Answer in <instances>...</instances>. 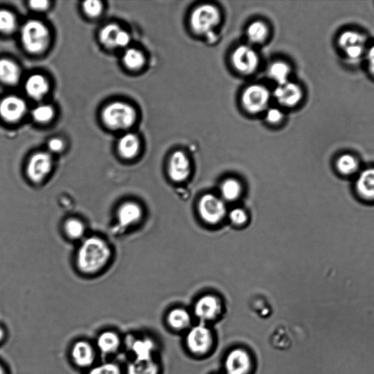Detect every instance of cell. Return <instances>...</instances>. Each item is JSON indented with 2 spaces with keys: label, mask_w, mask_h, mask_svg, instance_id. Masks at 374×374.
Listing matches in <instances>:
<instances>
[{
  "label": "cell",
  "mask_w": 374,
  "mask_h": 374,
  "mask_svg": "<svg viewBox=\"0 0 374 374\" xmlns=\"http://www.w3.org/2000/svg\"><path fill=\"white\" fill-rule=\"evenodd\" d=\"M367 63L370 73L374 76V45H373L368 51Z\"/></svg>",
  "instance_id": "obj_42"
},
{
  "label": "cell",
  "mask_w": 374,
  "mask_h": 374,
  "mask_svg": "<svg viewBox=\"0 0 374 374\" xmlns=\"http://www.w3.org/2000/svg\"><path fill=\"white\" fill-rule=\"evenodd\" d=\"M359 194L368 200H374V169L364 171L357 182Z\"/></svg>",
  "instance_id": "obj_25"
},
{
  "label": "cell",
  "mask_w": 374,
  "mask_h": 374,
  "mask_svg": "<svg viewBox=\"0 0 374 374\" xmlns=\"http://www.w3.org/2000/svg\"><path fill=\"white\" fill-rule=\"evenodd\" d=\"M249 352L241 348L230 351L225 359L227 374H247L252 368Z\"/></svg>",
  "instance_id": "obj_14"
},
{
  "label": "cell",
  "mask_w": 374,
  "mask_h": 374,
  "mask_svg": "<svg viewBox=\"0 0 374 374\" xmlns=\"http://www.w3.org/2000/svg\"><path fill=\"white\" fill-rule=\"evenodd\" d=\"M112 250L101 237L91 236L83 239L76 255L77 266L86 275L103 270L109 263Z\"/></svg>",
  "instance_id": "obj_1"
},
{
  "label": "cell",
  "mask_w": 374,
  "mask_h": 374,
  "mask_svg": "<svg viewBox=\"0 0 374 374\" xmlns=\"http://www.w3.org/2000/svg\"><path fill=\"white\" fill-rule=\"evenodd\" d=\"M124 374H159L160 366L155 359L149 361H127L124 364Z\"/></svg>",
  "instance_id": "obj_20"
},
{
  "label": "cell",
  "mask_w": 374,
  "mask_h": 374,
  "mask_svg": "<svg viewBox=\"0 0 374 374\" xmlns=\"http://www.w3.org/2000/svg\"><path fill=\"white\" fill-rule=\"evenodd\" d=\"M220 21L219 10L211 5H204L193 11L190 22L193 30L196 33L206 34L218 26Z\"/></svg>",
  "instance_id": "obj_7"
},
{
  "label": "cell",
  "mask_w": 374,
  "mask_h": 374,
  "mask_svg": "<svg viewBox=\"0 0 374 374\" xmlns=\"http://www.w3.org/2000/svg\"><path fill=\"white\" fill-rule=\"evenodd\" d=\"M68 359L70 364L83 373L89 371L101 359L93 340L86 338L77 339L71 343L68 350Z\"/></svg>",
  "instance_id": "obj_2"
},
{
  "label": "cell",
  "mask_w": 374,
  "mask_h": 374,
  "mask_svg": "<svg viewBox=\"0 0 374 374\" xmlns=\"http://www.w3.org/2000/svg\"><path fill=\"white\" fill-rule=\"evenodd\" d=\"M49 2L45 0H33L30 3L31 7L35 10H45L49 8Z\"/></svg>",
  "instance_id": "obj_41"
},
{
  "label": "cell",
  "mask_w": 374,
  "mask_h": 374,
  "mask_svg": "<svg viewBox=\"0 0 374 374\" xmlns=\"http://www.w3.org/2000/svg\"><path fill=\"white\" fill-rule=\"evenodd\" d=\"M123 61L128 68L138 70L145 65V56L140 51L131 49L125 51L123 56Z\"/></svg>",
  "instance_id": "obj_30"
},
{
  "label": "cell",
  "mask_w": 374,
  "mask_h": 374,
  "mask_svg": "<svg viewBox=\"0 0 374 374\" xmlns=\"http://www.w3.org/2000/svg\"><path fill=\"white\" fill-rule=\"evenodd\" d=\"M273 95H275L278 103L285 107L295 106L303 97V92H302L300 86L290 81L279 85Z\"/></svg>",
  "instance_id": "obj_17"
},
{
  "label": "cell",
  "mask_w": 374,
  "mask_h": 374,
  "mask_svg": "<svg viewBox=\"0 0 374 374\" xmlns=\"http://www.w3.org/2000/svg\"><path fill=\"white\" fill-rule=\"evenodd\" d=\"M291 67L284 62H276L273 63L269 68V75L279 85L286 83L291 74Z\"/></svg>",
  "instance_id": "obj_28"
},
{
  "label": "cell",
  "mask_w": 374,
  "mask_h": 374,
  "mask_svg": "<svg viewBox=\"0 0 374 374\" xmlns=\"http://www.w3.org/2000/svg\"><path fill=\"white\" fill-rule=\"evenodd\" d=\"M338 45L349 60L355 61L361 59L365 53L366 38L357 31H347L339 37Z\"/></svg>",
  "instance_id": "obj_8"
},
{
  "label": "cell",
  "mask_w": 374,
  "mask_h": 374,
  "mask_svg": "<svg viewBox=\"0 0 374 374\" xmlns=\"http://www.w3.org/2000/svg\"><path fill=\"white\" fill-rule=\"evenodd\" d=\"M25 88L29 96L39 100L47 94L49 85L45 77L33 75L27 79Z\"/></svg>",
  "instance_id": "obj_21"
},
{
  "label": "cell",
  "mask_w": 374,
  "mask_h": 374,
  "mask_svg": "<svg viewBox=\"0 0 374 374\" xmlns=\"http://www.w3.org/2000/svg\"><path fill=\"white\" fill-rule=\"evenodd\" d=\"M7 335L6 329L3 326L0 325V344H2L6 341Z\"/></svg>",
  "instance_id": "obj_43"
},
{
  "label": "cell",
  "mask_w": 374,
  "mask_h": 374,
  "mask_svg": "<svg viewBox=\"0 0 374 374\" xmlns=\"http://www.w3.org/2000/svg\"><path fill=\"white\" fill-rule=\"evenodd\" d=\"M270 97V92L265 86L252 85L244 90L242 95V104L248 112L260 113L266 108Z\"/></svg>",
  "instance_id": "obj_10"
},
{
  "label": "cell",
  "mask_w": 374,
  "mask_h": 374,
  "mask_svg": "<svg viewBox=\"0 0 374 374\" xmlns=\"http://www.w3.org/2000/svg\"><path fill=\"white\" fill-rule=\"evenodd\" d=\"M199 212L206 222L217 224L225 217L226 208L220 198L213 195H206L200 201Z\"/></svg>",
  "instance_id": "obj_12"
},
{
  "label": "cell",
  "mask_w": 374,
  "mask_h": 374,
  "mask_svg": "<svg viewBox=\"0 0 374 374\" xmlns=\"http://www.w3.org/2000/svg\"><path fill=\"white\" fill-rule=\"evenodd\" d=\"M229 218L234 224L241 225L247 222V215L243 210L237 209L230 213Z\"/></svg>",
  "instance_id": "obj_37"
},
{
  "label": "cell",
  "mask_w": 374,
  "mask_h": 374,
  "mask_svg": "<svg viewBox=\"0 0 374 374\" xmlns=\"http://www.w3.org/2000/svg\"><path fill=\"white\" fill-rule=\"evenodd\" d=\"M33 119L40 123L51 121L54 116V110L50 105H40L33 111Z\"/></svg>",
  "instance_id": "obj_35"
},
{
  "label": "cell",
  "mask_w": 374,
  "mask_h": 374,
  "mask_svg": "<svg viewBox=\"0 0 374 374\" xmlns=\"http://www.w3.org/2000/svg\"><path fill=\"white\" fill-rule=\"evenodd\" d=\"M139 149V140L133 133L126 134L121 138L118 143L119 152L124 159H133L138 154Z\"/></svg>",
  "instance_id": "obj_23"
},
{
  "label": "cell",
  "mask_w": 374,
  "mask_h": 374,
  "mask_svg": "<svg viewBox=\"0 0 374 374\" xmlns=\"http://www.w3.org/2000/svg\"><path fill=\"white\" fill-rule=\"evenodd\" d=\"M221 190L224 198L231 201L238 197L241 188L237 181L228 179L222 184Z\"/></svg>",
  "instance_id": "obj_34"
},
{
  "label": "cell",
  "mask_w": 374,
  "mask_h": 374,
  "mask_svg": "<svg viewBox=\"0 0 374 374\" xmlns=\"http://www.w3.org/2000/svg\"><path fill=\"white\" fill-rule=\"evenodd\" d=\"M142 218L143 209L134 201H125L117 212L118 227L120 229H127L136 225Z\"/></svg>",
  "instance_id": "obj_16"
},
{
  "label": "cell",
  "mask_w": 374,
  "mask_h": 374,
  "mask_svg": "<svg viewBox=\"0 0 374 374\" xmlns=\"http://www.w3.org/2000/svg\"><path fill=\"white\" fill-rule=\"evenodd\" d=\"M268 27L261 22L252 23L247 30V37L254 43L263 42L268 36Z\"/></svg>",
  "instance_id": "obj_31"
},
{
  "label": "cell",
  "mask_w": 374,
  "mask_h": 374,
  "mask_svg": "<svg viewBox=\"0 0 374 374\" xmlns=\"http://www.w3.org/2000/svg\"><path fill=\"white\" fill-rule=\"evenodd\" d=\"M136 120L135 109L124 103L116 102L106 106L103 112L104 123L113 129L131 127Z\"/></svg>",
  "instance_id": "obj_6"
},
{
  "label": "cell",
  "mask_w": 374,
  "mask_h": 374,
  "mask_svg": "<svg viewBox=\"0 0 374 374\" xmlns=\"http://www.w3.org/2000/svg\"><path fill=\"white\" fill-rule=\"evenodd\" d=\"M190 315L186 310L177 309L170 312L168 316L169 325L175 330H184L190 324Z\"/></svg>",
  "instance_id": "obj_27"
},
{
  "label": "cell",
  "mask_w": 374,
  "mask_h": 374,
  "mask_svg": "<svg viewBox=\"0 0 374 374\" xmlns=\"http://www.w3.org/2000/svg\"><path fill=\"white\" fill-rule=\"evenodd\" d=\"M101 359H114L124 349V335L114 328L100 330L93 339Z\"/></svg>",
  "instance_id": "obj_5"
},
{
  "label": "cell",
  "mask_w": 374,
  "mask_h": 374,
  "mask_svg": "<svg viewBox=\"0 0 374 374\" xmlns=\"http://www.w3.org/2000/svg\"><path fill=\"white\" fill-rule=\"evenodd\" d=\"M122 29L117 24H111L104 26L99 33L100 41L108 48L117 47L116 42Z\"/></svg>",
  "instance_id": "obj_29"
},
{
  "label": "cell",
  "mask_w": 374,
  "mask_h": 374,
  "mask_svg": "<svg viewBox=\"0 0 374 374\" xmlns=\"http://www.w3.org/2000/svg\"><path fill=\"white\" fill-rule=\"evenodd\" d=\"M190 163L188 157L182 152H177L172 155L168 172L172 180L181 182L186 180L190 174Z\"/></svg>",
  "instance_id": "obj_18"
},
{
  "label": "cell",
  "mask_w": 374,
  "mask_h": 374,
  "mask_svg": "<svg viewBox=\"0 0 374 374\" xmlns=\"http://www.w3.org/2000/svg\"><path fill=\"white\" fill-rule=\"evenodd\" d=\"M232 60L236 69L243 74H252L259 64L256 51L248 46L238 47L233 54Z\"/></svg>",
  "instance_id": "obj_13"
},
{
  "label": "cell",
  "mask_w": 374,
  "mask_h": 374,
  "mask_svg": "<svg viewBox=\"0 0 374 374\" xmlns=\"http://www.w3.org/2000/svg\"><path fill=\"white\" fill-rule=\"evenodd\" d=\"M213 341L211 330L204 325L193 327L186 338L187 348L197 355L208 352L212 347Z\"/></svg>",
  "instance_id": "obj_11"
},
{
  "label": "cell",
  "mask_w": 374,
  "mask_h": 374,
  "mask_svg": "<svg viewBox=\"0 0 374 374\" xmlns=\"http://www.w3.org/2000/svg\"><path fill=\"white\" fill-rule=\"evenodd\" d=\"M21 76L19 66L8 59L0 60V81L8 85L17 84Z\"/></svg>",
  "instance_id": "obj_22"
},
{
  "label": "cell",
  "mask_w": 374,
  "mask_h": 374,
  "mask_svg": "<svg viewBox=\"0 0 374 374\" xmlns=\"http://www.w3.org/2000/svg\"><path fill=\"white\" fill-rule=\"evenodd\" d=\"M0 374H10L7 367L1 362H0Z\"/></svg>",
  "instance_id": "obj_44"
},
{
  "label": "cell",
  "mask_w": 374,
  "mask_h": 374,
  "mask_svg": "<svg viewBox=\"0 0 374 374\" xmlns=\"http://www.w3.org/2000/svg\"><path fill=\"white\" fill-rule=\"evenodd\" d=\"M83 374H124V364L116 359H100L89 371Z\"/></svg>",
  "instance_id": "obj_24"
},
{
  "label": "cell",
  "mask_w": 374,
  "mask_h": 374,
  "mask_svg": "<svg viewBox=\"0 0 374 374\" xmlns=\"http://www.w3.org/2000/svg\"><path fill=\"white\" fill-rule=\"evenodd\" d=\"M284 118V114L278 108H270L266 114V120L271 124L279 123Z\"/></svg>",
  "instance_id": "obj_38"
},
{
  "label": "cell",
  "mask_w": 374,
  "mask_h": 374,
  "mask_svg": "<svg viewBox=\"0 0 374 374\" xmlns=\"http://www.w3.org/2000/svg\"><path fill=\"white\" fill-rule=\"evenodd\" d=\"M22 40L24 48L29 52L40 54L45 51L49 46V29L40 22L29 21L22 27Z\"/></svg>",
  "instance_id": "obj_3"
},
{
  "label": "cell",
  "mask_w": 374,
  "mask_h": 374,
  "mask_svg": "<svg viewBox=\"0 0 374 374\" xmlns=\"http://www.w3.org/2000/svg\"><path fill=\"white\" fill-rule=\"evenodd\" d=\"M358 162L350 154H343L339 158L337 168L341 174L349 175L353 174L358 168Z\"/></svg>",
  "instance_id": "obj_32"
},
{
  "label": "cell",
  "mask_w": 374,
  "mask_h": 374,
  "mask_svg": "<svg viewBox=\"0 0 374 374\" xmlns=\"http://www.w3.org/2000/svg\"><path fill=\"white\" fill-rule=\"evenodd\" d=\"M64 229L67 237L74 241L83 238L86 232L84 222L76 218L66 220L64 224Z\"/></svg>",
  "instance_id": "obj_26"
},
{
  "label": "cell",
  "mask_w": 374,
  "mask_h": 374,
  "mask_svg": "<svg viewBox=\"0 0 374 374\" xmlns=\"http://www.w3.org/2000/svg\"><path fill=\"white\" fill-rule=\"evenodd\" d=\"M155 342L146 336L131 333L124 335L123 352L127 361H149L154 359Z\"/></svg>",
  "instance_id": "obj_4"
},
{
  "label": "cell",
  "mask_w": 374,
  "mask_h": 374,
  "mask_svg": "<svg viewBox=\"0 0 374 374\" xmlns=\"http://www.w3.org/2000/svg\"><path fill=\"white\" fill-rule=\"evenodd\" d=\"M221 311L219 300L211 295L200 299L195 306V313L201 321H210L218 316Z\"/></svg>",
  "instance_id": "obj_19"
},
{
  "label": "cell",
  "mask_w": 374,
  "mask_h": 374,
  "mask_svg": "<svg viewBox=\"0 0 374 374\" xmlns=\"http://www.w3.org/2000/svg\"><path fill=\"white\" fill-rule=\"evenodd\" d=\"M49 149L52 152H60L64 149V143L62 140L59 138L51 139L49 142Z\"/></svg>",
  "instance_id": "obj_39"
},
{
  "label": "cell",
  "mask_w": 374,
  "mask_h": 374,
  "mask_svg": "<svg viewBox=\"0 0 374 374\" xmlns=\"http://www.w3.org/2000/svg\"><path fill=\"white\" fill-rule=\"evenodd\" d=\"M83 8L89 17H97L102 13L103 6L101 2L97 0H88L83 3Z\"/></svg>",
  "instance_id": "obj_36"
},
{
  "label": "cell",
  "mask_w": 374,
  "mask_h": 374,
  "mask_svg": "<svg viewBox=\"0 0 374 374\" xmlns=\"http://www.w3.org/2000/svg\"><path fill=\"white\" fill-rule=\"evenodd\" d=\"M53 169V158L47 152H38L33 155L29 161L26 172L29 179L33 183L40 184L45 181Z\"/></svg>",
  "instance_id": "obj_9"
},
{
  "label": "cell",
  "mask_w": 374,
  "mask_h": 374,
  "mask_svg": "<svg viewBox=\"0 0 374 374\" xmlns=\"http://www.w3.org/2000/svg\"><path fill=\"white\" fill-rule=\"evenodd\" d=\"M17 25V19L10 11L0 10V32L11 33L15 31Z\"/></svg>",
  "instance_id": "obj_33"
},
{
  "label": "cell",
  "mask_w": 374,
  "mask_h": 374,
  "mask_svg": "<svg viewBox=\"0 0 374 374\" xmlns=\"http://www.w3.org/2000/svg\"><path fill=\"white\" fill-rule=\"evenodd\" d=\"M26 111V105L23 99L17 96H8L0 102V116L9 122L19 121Z\"/></svg>",
  "instance_id": "obj_15"
},
{
  "label": "cell",
  "mask_w": 374,
  "mask_h": 374,
  "mask_svg": "<svg viewBox=\"0 0 374 374\" xmlns=\"http://www.w3.org/2000/svg\"><path fill=\"white\" fill-rule=\"evenodd\" d=\"M129 42H131V36L127 32L122 30L117 39V47H126Z\"/></svg>",
  "instance_id": "obj_40"
}]
</instances>
